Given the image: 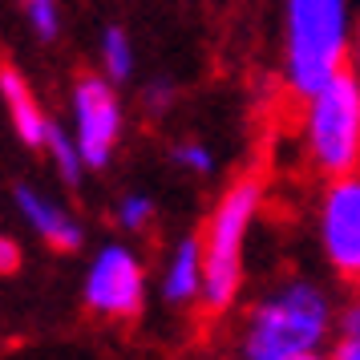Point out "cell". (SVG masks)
Masks as SVG:
<instances>
[{
  "label": "cell",
  "instance_id": "2e32d148",
  "mask_svg": "<svg viewBox=\"0 0 360 360\" xmlns=\"http://www.w3.org/2000/svg\"><path fill=\"white\" fill-rule=\"evenodd\" d=\"M154 214H158V207L150 195H126L117 202V223L126 231H146L154 223Z\"/></svg>",
  "mask_w": 360,
  "mask_h": 360
},
{
  "label": "cell",
  "instance_id": "8992f818",
  "mask_svg": "<svg viewBox=\"0 0 360 360\" xmlns=\"http://www.w3.org/2000/svg\"><path fill=\"white\" fill-rule=\"evenodd\" d=\"M73 122H77V150L89 170H105L122 142V101L105 73H77L73 77Z\"/></svg>",
  "mask_w": 360,
  "mask_h": 360
},
{
  "label": "cell",
  "instance_id": "7c38bea8",
  "mask_svg": "<svg viewBox=\"0 0 360 360\" xmlns=\"http://www.w3.org/2000/svg\"><path fill=\"white\" fill-rule=\"evenodd\" d=\"M101 69L114 85H126L134 77V45L122 25H110L101 33Z\"/></svg>",
  "mask_w": 360,
  "mask_h": 360
},
{
  "label": "cell",
  "instance_id": "4fadbf2b",
  "mask_svg": "<svg viewBox=\"0 0 360 360\" xmlns=\"http://www.w3.org/2000/svg\"><path fill=\"white\" fill-rule=\"evenodd\" d=\"M328 360H360V295H352L336 316V348Z\"/></svg>",
  "mask_w": 360,
  "mask_h": 360
},
{
  "label": "cell",
  "instance_id": "30bf717a",
  "mask_svg": "<svg viewBox=\"0 0 360 360\" xmlns=\"http://www.w3.org/2000/svg\"><path fill=\"white\" fill-rule=\"evenodd\" d=\"M202 295V235H182L162 276V300L166 304H191Z\"/></svg>",
  "mask_w": 360,
  "mask_h": 360
},
{
  "label": "cell",
  "instance_id": "6da1fadb",
  "mask_svg": "<svg viewBox=\"0 0 360 360\" xmlns=\"http://www.w3.org/2000/svg\"><path fill=\"white\" fill-rule=\"evenodd\" d=\"M336 308L332 295L311 279H288L267 292L243 320V360H288L316 352L332 336Z\"/></svg>",
  "mask_w": 360,
  "mask_h": 360
},
{
  "label": "cell",
  "instance_id": "ba28073f",
  "mask_svg": "<svg viewBox=\"0 0 360 360\" xmlns=\"http://www.w3.org/2000/svg\"><path fill=\"white\" fill-rule=\"evenodd\" d=\"M13 202H17L20 219L29 223V227L53 247V251H61V255H73V251H82L85 243V231L82 223L65 211V207H57L53 198H45L41 191H33L29 182H20L17 191H13Z\"/></svg>",
  "mask_w": 360,
  "mask_h": 360
},
{
  "label": "cell",
  "instance_id": "9c48e42d",
  "mask_svg": "<svg viewBox=\"0 0 360 360\" xmlns=\"http://www.w3.org/2000/svg\"><path fill=\"white\" fill-rule=\"evenodd\" d=\"M0 101H4L8 122H13V130H17L20 142L29 150H45L53 117L41 110V101H37L29 77H25L13 61H0Z\"/></svg>",
  "mask_w": 360,
  "mask_h": 360
},
{
  "label": "cell",
  "instance_id": "3957f363",
  "mask_svg": "<svg viewBox=\"0 0 360 360\" xmlns=\"http://www.w3.org/2000/svg\"><path fill=\"white\" fill-rule=\"evenodd\" d=\"M348 53V0H288V85L311 98L344 69Z\"/></svg>",
  "mask_w": 360,
  "mask_h": 360
},
{
  "label": "cell",
  "instance_id": "9a60e30c",
  "mask_svg": "<svg viewBox=\"0 0 360 360\" xmlns=\"http://www.w3.org/2000/svg\"><path fill=\"white\" fill-rule=\"evenodd\" d=\"M25 4V17L33 25L37 41H57L61 33V13H57V0H20Z\"/></svg>",
  "mask_w": 360,
  "mask_h": 360
},
{
  "label": "cell",
  "instance_id": "ac0fdd59",
  "mask_svg": "<svg viewBox=\"0 0 360 360\" xmlns=\"http://www.w3.org/2000/svg\"><path fill=\"white\" fill-rule=\"evenodd\" d=\"M13 271H20V247L13 235L0 231V276H13Z\"/></svg>",
  "mask_w": 360,
  "mask_h": 360
},
{
  "label": "cell",
  "instance_id": "d6986e66",
  "mask_svg": "<svg viewBox=\"0 0 360 360\" xmlns=\"http://www.w3.org/2000/svg\"><path fill=\"white\" fill-rule=\"evenodd\" d=\"M352 61H356V73H360V20H356V33H352Z\"/></svg>",
  "mask_w": 360,
  "mask_h": 360
},
{
  "label": "cell",
  "instance_id": "5b68a950",
  "mask_svg": "<svg viewBox=\"0 0 360 360\" xmlns=\"http://www.w3.org/2000/svg\"><path fill=\"white\" fill-rule=\"evenodd\" d=\"M85 308L130 324L146 308V267L126 243H105L85 271Z\"/></svg>",
  "mask_w": 360,
  "mask_h": 360
},
{
  "label": "cell",
  "instance_id": "ffe728a7",
  "mask_svg": "<svg viewBox=\"0 0 360 360\" xmlns=\"http://www.w3.org/2000/svg\"><path fill=\"white\" fill-rule=\"evenodd\" d=\"M288 360H328V356H320V352H304V356H288Z\"/></svg>",
  "mask_w": 360,
  "mask_h": 360
},
{
  "label": "cell",
  "instance_id": "5bb4252c",
  "mask_svg": "<svg viewBox=\"0 0 360 360\" xmlns=\"http://www.w3.org/2000/svg\"><path fill=\"white\" fill-rule=\"evenodd\" d=\"M170 162L182 166L186 174L207 179V174L214 170V154L202 146V142H191V138H186V142H174V146H170Z\"/></svg>",
  "mask_w": 360,
  "mask_h": 360
},
{
  "label": "cell",
  "instance_id": "277c9868",
  "mask_svg": "<svg viewBox=\"0 0 360 360\" xmlns=\"http://www.w3.org/2000/svg\"><path fill=\"white\" fill-rule=\"evenodd\" d=\"M308 158L324 179L360 166V73L336 69L308 98Z\"/></svg>",
  "mask_w": 360,
  "mask_h": 360
},
{
  "label": "cell",
  "instance_id": "52a82bcc",
  "mask_svg": "<svg viewBox=\"0 0 360 360\" xmlns=\"http://www.w3.org/2000/svg\"><path fill=\"white\" fill-rule=\"evenodd\" d=\"M320 247L344 283H360V174L328 179L320 198Z\"/></svg>",
  "mask_w": 360,
  "mask_h": 360
},
{
  "label": "cell",
  "instance_id": "e0dca14e",
  "mask_svg": "<svg viewBox=\"0 0 360 360\" xmlns=\"http://www.w3.org/2000/svg\"><path fill=\"white\" fill-rule=\"evenodd\" d=\"M174 98H179L174 82H166V77H154V82L142 89V110H146L154 122H162V117L174 110Z\"/></svg>",
  "mask_w": 360,
  "mask_h": 360
},
{
  "label": "cell",
  "instance_id": "8fae6325",
  "mask_svg": "<svg viewBox=\"0 0 360 360\" xmlns=\"http://www.w3.org/2000/svg\"><path fill=\"white\" fill-rule=\"evenodd\" d=\"M45 150H49V158H53V166H57V174H61V182L65 186H82V179H85V158H82V150H77V138H69L57 122L49 126V142H45Z\"/></svg>",
  "mask_w": 360,
  "mask_h": 360
},
{
  "label": "cell",
  "instance_id": "7a4b0ae2",
  "mask_svg": "<svg viewBox=\"0 0 360 360\" xmlns=\"http://www.w3.org/2000/svg\"><path fill=\"white\" fill-rule=\"evenodd\" d=\"M263 186L259 179H235L214 198L202 227V311L223 316L243 288V247L259 219Z\"/></svg>",
  "mask_w": 360,
  "mask_h": 360
}]
</instances>
